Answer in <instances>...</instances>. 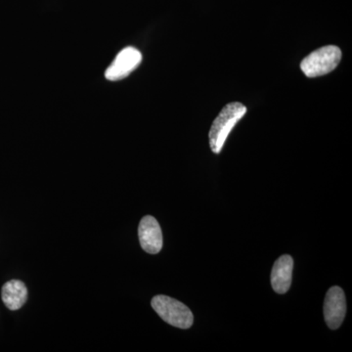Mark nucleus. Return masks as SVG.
Segmentation results:
<instances>
[{"mask_svg":"<svg viewBox=\"0 0 352 352\" xmlns=\"http://www.w3.org/2000/svg\"><path fill=\"white\" fill-rule=\"evenodd\" d=\"M294 261L289 254L280 256L275 261L271 272V284L272 288L280 295L289 291L293 277Z\"/></svg>","mask_w":352,"mask_h":352,"instance_id":"obj_7","label":"nucleus"},{"mask_svg":"<svg viewBox=\"0 0 352 352\" xmlns=\"http://www.w3.org/2000/svg\"><path fill=\"white\" fill-rule=\"evenodd\" d=\"M245 113H247L245 106L239 102H233V103L227 104L219 115L215 118L208 133L210 149L214 154H219L229 133L232 131L237 122L244 117Z\"/></svg>","mask_w":352,"mask_h":352,"instance_id":"obj_1","label":"nucleus"},{"mask_svg":"<svg viewBox=\"0 0 352 352\" xmlns=\"http://www.w3.org/2000/svg\"><path fill=\"white\" fill-rule=\"evenodd\" d=\"M346 314V300L344 291L340 287L329 289L324 302V318L328 327L337 330L344 322Z\"/></svg>","mask_w":352,"mask_h":352,"instance_id":"obj_5","label":"nucleus"},{"mask_svg":"<svg viewBox=\"0 0 352 352\" xmlns=\"http://www.w3.org/2000/svg\"><path fill=\"white\" fill-rule=\"evenodd\" d=\"M139 242L148 254H157L163 248V233L155 217L146 215L138 227Z\"/></svg>","mask_w":352,"mask_h":352,"instance_id":"obj_6","label":"nucleus"},{"mask_svg":"<svg viewBox=\"0 0 352 352\" xmlns=\"http://www.w3.org/2000/svg\"><path fill=\"white\" fill-rule=\"evenodd\" d=\"M152 307L166 323L179 329H189L193 325L194 316L191 310L182 302L166 296L153 298Z\"/></svg>","mask_w":352,"mask_h":352,"instance_id":"obj_3","label":"nucleus"},{"mask_svg":"<svg viewBox=\"0 0 352 352\" xmlns=\"http://www.w3.org/2000/svg\"><path fill=\"white\" fill-rule=\"evenodd\" d=\"M340 60L342 51L338 46H324L305 57L300 63V69L307 78H317L333 72Z\"/></svg>","mask_w":352,"mask_h":352,"instance_id":"obj_2","label":"nucleus"},{"mask_svg":"<svg viewBox=\"0 0 352 352\" xmlns=\"http://www.w3.org/2000/svg\"><path fill=\"white\" fill-rule=\"evenodd\" d=\"M1 296L8 309H20L27 302V287L20 280H11L2 287Z\"/></svg>","mask_w":352,"mask_h":352,"instance_id":"obj_8","label":"nucleus"},{"mask_svg":"<svg viewBox=\"0 0 352 352\" xmlns=\"http://www.w3.org/2000/svg\"><path fill=\"white\" fill-rule=\"evenodd\" d=\"M142 62V54L134 47H126L120 51L106 71L105 76L111 82L124 80L138 69Z\"/></svg>","mask_w":352,"mask_h":352,"instance_id":"obj_4","label":"nucleus"}]
</instances>
